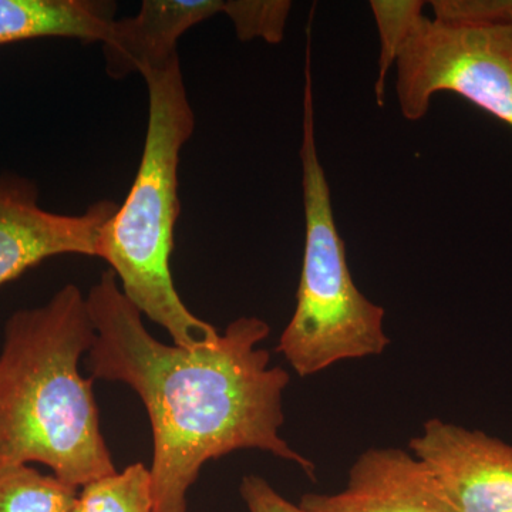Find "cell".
I'll use <instances>...</instances> for the list:
<instances>
[{
    "instance_id": "10",
    "label": "cell",
    "mask_w": 512,
    "mask_h": 512,
    "mask_svg": "<svg viewBox=\"0 0 512 512\" xmlns=\"http://www.w3.org/2000/svg\"><path fill=\"white\" fill-rule=\"evenodd\" d=\"M104 0H0V46L40 37L104 43L116 22Z\"/></svg>"
},
{
    "instance_id": "15",
    "label": "cell",
    "mask_w": 512,
    "mask_h": 512,
    "mask_svg": "<svg viewBox=\"0 0 512 512\" xmlns=\"http://www.w3.org/2000/svg\"><path fill=\"white\" fill-rule=\"evenodd\" d=\"M239 493L249 512H306L282 497L264 478L254 474L242 478Z\"/></svg>"
},
{
    "instance_id": "2",
    "label": "cell",
    "mask_w": 512,
    "mask_h": 512,
    "mask_svg": "<svg viewBox=\"0 0 512 512\" xmlns=\"http://www.w3.org/2000/svg\"><path fill=\"white\" fill-rule=\"evenodd\" d=\"M94 339L86 298L74 285L10 316L0 352V473L39 463L74 488L117 473L93 379L80 373Z\"/></svg>"
},
{
    "instance_id": "4",
    "label": "cell",
    "mask_w": 512,
    "mask_h": 512,
    "mask_svg": "<svg viewBox=\"0 0 512 512\" xmlns=\"http://www.w3.org/2000/svg\"><path fill=\"white\" fill-rule=\"evenodd\" d=\"M302 120L305 247L295 312L279 339L278 352L296 375L309 377L345 360L382 355L390 340L384 332L386 312L357 288L336 227L316 144L311 50H306Z\"/></svg>"
},
{
    "instance_id": "3",
    "label": "cell",
    "mask_w": 512,
    "mask_h": 512,
    "mask_svg": "<svg viewBox=\"0 0 512 512\" xmlns=\"http://www.w3.org/2000/svg\"><path fill=\"white\" fill-rule=\"evenodd\" d=\"M143 77L148 90L143 157L123 207L101 229L97 258L110 265L128 301L163 326L175 346L200 348L220 333L184 305L170 264L181 212L178 165L181 150L194 133V110L180 57Z\"/></svg>"
},
{
    "instance_id": "9",
    "label": "cell",
    "mask_w": 512,
    "mask_h": 512,
    "mask_svg": "<svg viewBox=\"0 0 512 512\" xmlns=\"http://www.w3.org/2000/svg\"><path fill=\"white\" fill-rule=\"evenodd\" d=\"M225 0H144L133 18L114 22L103 43L106 70L113 79L160 70L178 57L177 42L187 30L224 10Z\"/></svg>"
},
{
    "instance_id": "8",
    "label": "cell",
    "mask_w": 512,
    "mask_h": 512,
    "mask_svg": "<svg viewBox=\"0 0 512 512\" xmlns=\"http://www.w3.org/2000/svg\"><path fill=\"white\" fill-rule=\"evenodd\" d=\"M306 512H458L427 467L402 448H370L336 494H305Z\"/></svg>"
},
{
    "instance_id": "11",
    "label": "cell",
    "mask_w": 512,
    "mask_h": 512,
    "mask_svg": "<svg viewBox=\"0 0 512 512\" xmlns=\"http://www.w3.org/2000/svg\"><path fill=\"white\" fill-rule=\"evenodd\" d=\"M77 488L32 466L0 473V512H73Z\"/></svg>"
},
{
    "instance_id": "14",
    "label": "cell",
    "mask_w": 512,
    "mask_h": 512,
    "mask_svg": "<svg viewBox=\"0 0 512 512\" xmlns=\"http://www.w3.org/2000/svg\"><path fill=\"white\" fill-rule=\"evenodd\" d=\"M291 10L289 0H225L222 13L231 20L241 42L262 39L276 45L284 40Z\"/></svg>"
},
{
    "instance_id": "13",
    "label": "cell",
    "mask_w": 512,
    "mask_h": 512,
    "mask_svg": "<svg viewBox=\"0 0 512 512\" xmlns=\"http://www.w3.org/2000/svg\"><path fill=\"white\" fill-rule=\"evenodd\" d=\"M424 5L420 0H372L370 10L379 33V69L375 83V94L379 106H383L384 87L387 74L393 69L400 52L414 30L424 18Z\"/></svg>"
},
{
    "instance_id": "6",
    "label": "cell",
    "mask_w": 512,
    "mask_h": 512,
    "mask_svg": "<svg viewBox=\"0 0 512 512\" xmlns=\"http://www.w3.org/2000/svg\"><path fill=\"white\" fill-rule=\"evenodd\" d=\"M409 448L458 512H512L511 444L430 419Z\"/></svg>"
},
{
    "instance_id": "1",
    "label": "cell",
    "mask_w": 512,
    "mask_h": 512,
    "mask_svg": "<svg viewBox=\"0 0 512 512\" xmlns=\"http://www.w3.org/2000/svg\"><path fill=\"white\" fill-rule=\"evenodd\" d=\"M86 303L96 330L87 353L92 379L126 383L150 417L153 512H187L201 468L238 450L266 451L315 480V464L279 434L291 376L258 348L269 335L265 320L244 316L214 342L184 349L150 335L111 269Z\"/></svg>"
},
{
    "instance_id": "5",
    "label": "cell",
    "mask_w": 512,
    "mask_h": 512,
    "mask_svg": "<svg viewBox=\"0 0 512 512\" xmlns=\"http://www.w3.org/2000/svg\"><path fill=\"white\" fill-rule=\"evenodd\" d=\"M396 64L404 119L454 93L512 128V0H433Z\"/></svg>"
},
{
    "instance_id": "12",
    "label": "cell",
    "mask_w": 512,
    "mask_h": 512,
    "mask_svg": "<svg viewBox=\"0 0 512 512\" xmlns=\"http://www.w3.org/2000/svg\"><path fill=\"white\" fill-rule=\"evenodd\" d=\"M153 477L143 463L82 487L73 512H153Z\"/></svg>"
},
{
    "instance_id": "7",
    "label": "cell",
    "mask_w": 512,
    "mask_h": 512,
    "mask_svg": "<svg viewBox=\"0 0 512 512\" xmlns=\"http://www.w3.org/2000/svg\"><path fill=\"white\" fill-rule=\"evenodd\" d=\"M117 210L101 200L80 215L56 214L37 205L30 181L0 177V286L53 256H97L101 229Z\"/></svg>"
}]
</instances>
